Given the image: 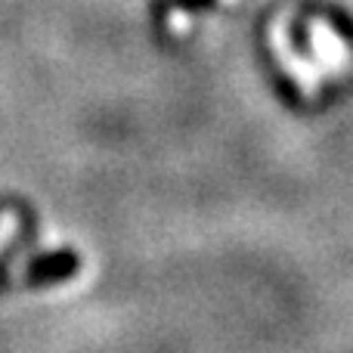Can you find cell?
<instances>
[{"label": "cell", "mask_w": 353, "mask_h": 353, "mask_svg": "<svg viewBox=\"0 0 353 353\" xmlns=\"http://www.w3.org/2000/svg\"><path fill=\"white\" fill-rule=\"evenodd\" d=\"M19 232V217L12 211H3L0 214V251L12 242V236Z\"/></svg>", "instance_id": "cell-1"}]
</instances>
